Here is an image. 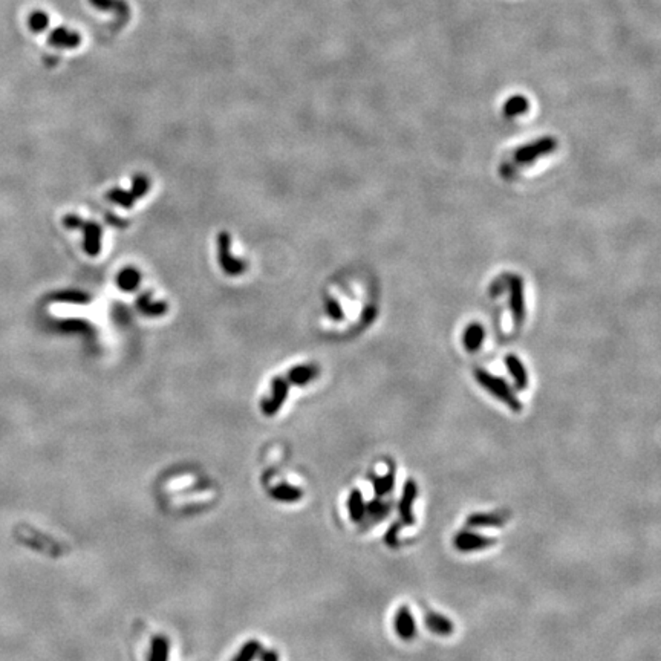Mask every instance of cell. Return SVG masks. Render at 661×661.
<instances>
[{"label": "cell", "mask_w": 661, "mask_h": 661, "mask_svg": "<svg viewBox=\"0 0 661 661\" xmlns=\"http://www.w3.org/2000/svg\"><path fill=\"white\" fill-rule=\"evenodd\" d=\"M372 485H374V492L377 497H386L389 496L395 488V469L390 467L386 475L383 476H372Z\"/></svg>", "instance_id": "obj_15"}, {"label": "cell", "mask_w": 661, "mask_h": 661, "mask_svg": "<svg viewBox=\"0 0 661 661\" xmlns=\"http://www.w3.org/2000/svg\"><path fill=\"white\" fill-rule=\"evenodd\" d=\"M416 497H418V484H416V481L413 479H407L403 485L401 497H399L398 502L399 522H401L404 527H412L415 524L413 504Z\"/></svg>", "instance_id": "obj_3"}, {"label": "cell", "mask_w": 661, "mask_h": 661, "mask_svg": "<svg viewBox=\"0 0 661 661\" xmlns=\"http://www.w3.org/2000/svg\"><path fill=\"white\" fill-rule=\"evenodd\" d=\"M424 626H426L427 631L439 637H448L455 632V625L452 620L435 611H430L424 616Z\"/></svg>", "instance_id": "obj_10"}, {"label": "cell", "mask_w": 661, "mask_h": 661, "mask_svg": "<svg viewBox=\"0 0 661 661\" xmlns=\"http://www.w3.org/2000/svg\"><path fill=\"white\" fill-rule=\"evenodd\" d=\"M473 374H475V380L479 383V385L483 386L488 394H492L495 398L502 401L509 407V409H511L513 412L522 411V401L516 395V392L509 386L507 381L502 380L501 377H496V375L487 372L485 369H479V367L475 369Z\"/></svg>", "instance_id": "obj_1"}, {"label": "cell", "mask_w": 661, "mask_h": 661, "mask_svg": "<svg viewBox=\"0 0 661 661\" xmlns=\"http://www.w3.org/2000/svg\"><path fill=\"white\" fill-rule=\"evenodd\" d=\"M496 543L495 537H490L485 534H481L475 529L467 528L462 529L458 534L453 537V545L455 548L460 553H475V551H483L490 548Z\"/></svg>", "instance_id": "obj_2"}, {"label": "cell", "mask_w": 661, "mask_h": 661, "mask_svg": "<svg viewBox=\"0 0 661 661\" xmlns=\"http://www.w3.org/2000/svg\"><path fill=\"white\" fill-rule=\"evenodd\" d=\"M49 23H51V19H49V15L42 10L32 11L28 17V27L34 34L45 32L49 28Z\"/></svg>", "instance_id": "obj_20"}, {"label": "cell", "mask_w": 661, "mask_h": 661, "mask_svg": "<svg viewBox=\"0 0 661 661\" xmlns=\"http://www.w3.org/2000/svg\"><path fill=\"white\" fill-rule=\"evenodd\" d=\"M403 524L401 522H394V524H392L389 528H388V532L385 534V543L389 546V548H397L398 543H399V533H401V529H403Z\"/></svg>", "instance_id": "obj_23"}, {"label": "cell", "mask_w": 661, "mask_h": 661, "mask_svg": "<svg viewBox=\"0 0 661 661\" xmlns=\"http://www.w3.org/2000/svg\"><path fill=\"white\" fill-rule=\"evenodd\" d=\"M48 43L57 49H76L81 45V36L77 31L59 27L49 32Z\"/></svg>", "instance_id": "obj_9"}, {"label": "cell", "mask_w": 661, "mask_h": 661, "mask_svg": "<svg viewBox=\"0 0 661 661\" xmlns=\"http://www.w3.org/2000/svg\"><path fill=\"white\" fill-rule=\"evenodd\" d=\"M509 520V514L502 511H492V513H471L470 516L465 519V527L471 529L478 528H499L505 525Z\"/></svg>", "instance_id": "obj_7"}, {"label": "cell", "mask_w": 661, "mask_h": 661, "mask_svg": "<svg viewBox=\"0 0 661 661\" xmlns=\"http://www.w3.org/2000/svg\"><path fill=\"white\" fill-rule=\"evenodd\" d=\"M484 328L481 325L478 323H473L470 325L467 329H465L464 332V337H462V343H464V348L470 350V353H475V350H478L481 346H483V341H484Z\"/></svg>", "instance_id": "obj_16"}, {"label": "cell", "mask_w": 661, "mask_h": 661, "mask_svg": "<svg viewBox=\"0 0 661 661\" xmlns=\"http://www.w3.org/2000/svg\"><path fill=\"white\" fill-rule=\"evenodd\" d=\"M394 630H395V634L398 635V639L403 641H412L416 637L418 627H416V622H415L412 611L407 606L398 608L397 614L394 617Z\"/></svg>", "instance_id": "obj_6"}, {"label": "cell", "mask_w": 661, "mask_h": 661, "mask_svg": "<svg viewBox=\"0 0 661 661\" xmlns=\"http://www.w3.org/2000/svg\"><path fill=\"white\" fill-rule=\"evenodd\" d=\"M528 111H529V101L524 95H511L504 104V113H505V117H509V118L525 115Z\"/></svg>", "instance_id": "obj_17"}, {"label": "cell", "mask_w": 661, "mask_h": 661, "mask_svg": "<svg viewBox=\"0 0 661 661\" xmlns=\"http://www.w3.org/2000/svg\"><path fill=\"white\" fill-rule=\"evenodd\" d=\"M328 313L336 318V320H340V317H341V308L339 306V304H336V301H331V304L328 305Z\"/></svg>", "instance_id": "obj_24"}, {"label": "cell", "mask_w": 661, "mask_h": 661, "mask_svg": "<svg viewBox=\"0 0 661 661\" xmlns=\"http://www.w3.org/2000/svg\"><path fill=\"white\" fill-rule=\"evenodd\" d=\"M348 511H349V519L353 520L354 524H360L364 518L366 501H364L363 493L358 488H354L348 497Z\"/></svg>", "instance_id": "obj_13"}, {"label": "cell", "mask_w": 661, "mask_h": 661, "mask_svg": "<svg viewBox=\"0 0 661 661\" xmlns=\"http://www.w3.org/2000/svg\"><path fill=\"white\" fill-rule=\"evenodd\" d=\"M317 375V369L313 366H306V367H299V369L291 372V378L294 383L297 385H305V383L311 381Z\"/></svg>", "instance_id": "obj_22"}, {"label": "cell", "mask_w": 661, "mask_h": 661, "mask_svg": "<svg viewBox=\"0 0 661 661\" xmlns=\"http://www.w3.org/2000/svg\"><path fill=\"white\" fill-rule=\"evenodd\" d=\"M269 495H271L273 499L280 501V502H287V504L297 502V501L301 499V497H304V492H301V488H299L296 485H290V484H280V485L271 488V490H269Z\"/></svg>", "instance_id": "obj_14"}, {"label": "cell", "mask_w": 661, "mask_h": 661, "mask_svg": "<svg viewBox=\"0 0 661 661\" xmlns=\"http://www.w3.org/2000/svg\"><path fill=\"white\" fill-rule=\"evenodd\" d=\"M390 511H392L390 501L385 499V497L375 496L371 502L366 504V513L360 524L364 529H369L374 525L381 524L383 520H386L389 518Z\"/></svg>", "instance_id": "obj_5"}, {"label": "cell", "mask_w": 661, "mask_h": 661, "mask_svg": "<svg viewBox=\"0 0 661 661\" xmlns=\"http://www.w3.org/2000/svg\"><path fill=\"white\" fill-rule=\"evenodd\" d=\"M260 661H279V655L274 651H266L260 655Z\"/></svg>", "instance_id": "obj_25"}, {"label": "cell", "mask_w": 661, "mask_h": 661, "mask_svg": "<svg viewBox=\"0 0 661 661\" xmlns=\"http://www.w3.org/2000/svg\"><path fill=\"white\" fill-rule=\"evenodd\" d=\"M287 390H288V388L283 381H276L274 383V394L264 404V412L266 415H273L274 412H277V409H279V407L282 406V403L285 401V398H287Z\"/></svg>", "instance_id": "obj_18"}, {"label": "cell", "mask_w": 661, "mask_h": 661, "mask_svg": "<svg viewBox=\"0 0 661 661\" xmlns=\"http://www.w3.org/2000/svg\"><path fill=\"white\" fill-rule=\"evenodd\" d=\"M87 2L97 11L115 15L117 22L122 27L130 19V6L126 0H87Z\"/></svg>", "instance_id": "obj_8"}, {"label": "cell", "mask_w": 661, "mask_h": 661, "mask_svg": "<svg viewBox=\"0 0 661 661\" xmlns=\"http://www.w3.org/2000/svg\"><path fill=\"white\" fill-rule=\"evenodd\" d=\"M170 644L166 637L158 635L152 641V649L149 654V661H169Z\"/></svg>", "instance_id": "obj_19"}, {"label": "cell", "mask_w": 661, "mask_h": 661, "mask_svg": "<svg viewBox=\"0 0 661 661\" xmlns=\"http://www.w3.org/2000/svg\"><path fill=\"white\" fill-rule=\"evenodd\" d=\"M505 364H507V369L511 375V378L514 381V385L519 390H524L528 388V374L524 363H522L516 355H507L505 358Z\"/></svg>", "instance_id": "obj_12"}, {"label": "cell", "mask_w": 661, "mask_h": 661, "mask_svg": "<svg viewBox=\"0 0 661 661\" xmlns=\"http://www.w3.org/2000/svg\"><path fill=\"white\" fill-rule=\"evenodd\" d=\"M259 652H260V644L255 640H251L243 644L241 651L238 652V655H236L232 661H253L257 657Z\"/></svg>", "instance_id": "obj_21"}, {"label": "cell", "mask_w": 661, "mask_h": 661, "mask_svg": "<svg viewBox=\"0 0 661 661\" xmlns=\"http://www.w3.org/2000/svg\"><path fill=\"white\" fill-rule=\"evenodd\" d=\"M557 141L554 140L553 136H543L539 138V140L529 143L516 152V161L525 164V162H533L539 157H543V155H548L551 152L556 150Z\"/></svg>", "instance_id": "obj_4"}, {"label": "cell", "mask_w": 661, "mask_h": 661, "mask_svg": "<svg viewBox=\"0 0 661 661\" xmlns=\"http://www.w3.org/2000/svg\"><path fill=\"white\" fill-rule=\"evenodd\" d=\"M510 308L514 320L520 323L525 315V299H524V285L520 277H513L510 282Z\"/></svg>", "instance_id": "obj_11"}]
</instances>
